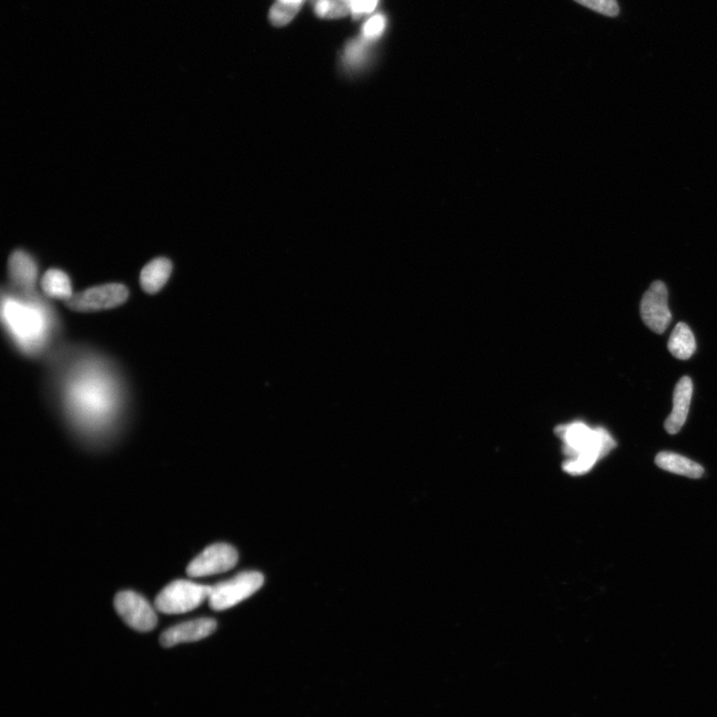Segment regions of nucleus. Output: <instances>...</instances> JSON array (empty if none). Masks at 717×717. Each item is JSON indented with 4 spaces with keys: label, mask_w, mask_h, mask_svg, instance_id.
Instances as JSON below:
<instances>
[{
    "label": "nucleus",
    "mask_w": 717,
    "mask_h": 717,
    "mask_svg": "<svg viewBox=\"0 0 717 717\" xmlns=\"http://www.w3.org/2000/svg\"><path fill=\"white\" fill-rule=\"evenodd\" d=\"M128 296L124 285L107 284L76 294L66 303L72 311L92 312L119 306L127 301Z\"/></svg>",
    "instance_id": "nucleus-7"
},
{
    "label": "nucleus",
    "mask_w": 717,
    "mask_h": 717,
    "mask_svg": "<svg viewBox=\"0 0 717 717\" xmlns=\"http://www.w3.org/2000/svg\"><path fill=\"white\" fill-rule=\"evenodd\" d=\"M41 286L47 295L58 300L69 301L73 296L68 274L58 269H50L44 274Z\"/></svg>",
    "instance_id": "nucleus-15"
},
{
    "label": "nucleus",
    "mask_w": 717,
    "mask_h": 717,
    "mask_svg": "<svg viewBox=\"0 0 717 717\" xmlns=\"http://www.w3.org/2000/svg\"><path fill=\"white\" fill-rule=\"evenodd\" d=\"M692 382L690 377H683L677 384L674 393V406L665 422V428L670 435H676L685 426L692 398Z\"/></svg>",
    "instance_id": "nucleus-10"
},
{
    "label": "nucleus",
    "mask_w": 717,
    "mask_h": 717,
    "mask_svg": "<svg viewBox=\"0 0 717 717\" xmlns=\"http://www.w3.org/2000/svg\"><path fill=\"white\" fill-rule=\"evenodd\" d=\"M11 279L26 295H31L37 279V266L26 252L16 250L11 255L8 262Z\"/></svg>",
    "instance_id": "nucleus-11"
},
{
    "label": "nucleus",
    "mask_w": 717,
    "mask_h": 717,
    "mask_svg": "<svg viewBox=\"0 0 717 717\" xmlns=\"http://www.w3.org/2000/svg\"><path fill=\"white\" fill-rule=\"evenodd\" d=\"M3 319L11 336L26 352H37L48 334L47 312L36 303L4 296Z\"/></svg>",
    "instance_id": "nucleus-2"
},
{
    "label": "nucleus",
    "mask_w": 717,
    "mask_h": 717,
    "mask_svg": "<svg viewBox=\"0 0 717 717\" xmlns=\"http://www.w3.org/2000/svg\"><path fill=\"white\" fill-rule=\"evenodd\" d=\"M216 630V621L203 617L168 628L161 635L160 643L163 648H172L182 643L197 642L213 635Z\"/></svg>",
    "instance_id": "nucleus-9"
},
{
    "label": "nucleus",
    "mask_w": 717,
    "mask_h": 717,
    "mask_svg": "<svg viewBox=\"0 0 717 717\" xmlns=\"http://www.w3.org/2000/svg\"><path fill=\"white\" fill-rule=\"evenodd\" d=\"M173 270L167 258H157L147 264L141 272V285L148 293H156L167 283Z\"/></svg>",
    "instance_id": "nucleus-13"
},
{
    "label": "nucleus",
    "mask_w": 717,
    "mask_h": 717,
    "mask_svg": "<svg viewBox=\"0 0 717 717\" xmlns=\"http://www.w3.org/2000/svg\"><path fill=\"white\" fill-rule=\"evenodd\" d=\"M278 2L291 5H302L304 0H278Z\"/></svg>",
    "instance_id": "nucleus-21"
},
{
    "label": "nucleus",
    "mask_w": 717,
    "mask_h": 717,
    "mask_svg": "<svg viewBox=\"0 0 717 717\" xmlns=\"http://www.w3.org/2000/svg\"><path fill=\"white\" fill-rule=\"evenodd\" d=\"M346 3L350 5L353 16L360 17L372 13L376 8L378 0H346Z\"/></svg>",
    "instance_id": "nucleus-19"
},
{
    "label": "nucleus",
    "mask_w": 717,
    "mask_h": 717,
    "mask_svg": "<svg viewBox=\"0 0 717 717\" xmlns=\"http://www.w3.org/2000/svg\"><path fill=\"white\" fill-rule=\"evenodd\" d=\"M644 323L657 334H663L671 322L669 293L664 282L655 281L644 294L641 302Z\"/></svg>",
    "instance_id": "nucleus-8"
},
{
    "label": "nucleus",
    "mask_w": 717,
    "mask_h": 717,
    "mask_svg": "<svg viewBox=\"0 0 717 717\" xmlns=\"http://www.w3.org/2000/svg\"><path fill=\"white\" fill-rule=\"evenodd\" d=\"M668 348L672 356L680 360H688L696 352V338L686 323H679L669 340Z\"/></svg>",
    "instance_id": "nucleus-14"
},
{
    "label": "nucleus",
    "mask_w": 717,
    "mask_h": 717,
    "mask_svg": "<svg viewBox=\"0 0 717 717\" xmlns=\"http://www.w3.org/2000/svg\"><path fill=\"white\" fill-rule=\"evenodd\" d=\"M656 463L661 469L690 479H700L703 476L704 469L696 461L682 457L674 452L663 451L656 457Z\"/></svg>",
    "instance_id": "nucleus-12"
},
{
    "label": "nucleus",
    "mask_w": 717,
    "mask_h": 717,
    "mask_svg": "<svg viewBox=\"0 0 717 717\" xmlns=\"http://www.w3.org/2000/svg\"><path fill=\"white\" fill-rule=\"evenodd\" d=\"M211 587L192 581L176 580L160 592L154 606L158 611L168 615L191 612L208 600Z\"/></svg>",
    "instance_id": "nucleus-3"
},
{
    "label": "nucleus",
    "mask_w": 717,
    "mask_h": 717,
    "mask_svg": "<svg viewBox=\"0 0 717 717\" xmlns=\"http://www.w3.org/2000/svg\"><path fill=\"white\" fill-rule=\"evenodd\" d=\"M114 605L118 615L133 630L146 633L156 627L157 615L141 595L132 591L120 592L116 595Z\"/></svg>",
    "instance_id": "nucleus-5"
},
{
    "label": "nucleus",
    "mask_w": 717,
    "mask_h": 717,
    "mask_svg": "<svg viewBox=\"0 0 717 717\" xmlns=\"http://www.w3.org/2000/svg\"><path fill=\"white\" fill-rule=\"evenodd\" d=\"M237 561L236 548L226 543L213 544L191 562L186 574L192 578L216 575L235 568Z\"/></svg>",
    "instance_id": "nucleus-6"
},
{
    "label": "nucleus",
    "mask_w": 717,
    "mask_h": 717,
    "mask_svg": "<svg viewBox=\"0 0 717 717\" xmlns=\"http://www.w3.org/2000/svg\"><path fill=\"white\" fill-rule=\"evenodd\" d=\"M264 583L261 573L248 571L211 587L208 603L215 611H225L247 600L257 593Z\"/></svg>",
    "instance_id": "nucleus-4"
},
{
    "label": "nucleus",
    "mask_w": 717,
    "mask_h": 717,
    "mask_svg": "<svg viewBox=\"0 0 717 717\" xmlns=\"http://www.w3.org/2000/svg\"><path fill=\"white\" fill-rule=\"evenodd\" d=\"M315 13L325 18L344 17L351 14V8L345 0H316Z\"/></svg>",
    "instance_id": "nucleus-16"
},
{
    "label": "nucleus",
    "mask_w": 717,
    "mask_h": 717,
    "mask_svg": "<svg viewBox=\"0 0 717 717\" xmlns=\"http://www.w3.org/2000/svg\"><path fill=\"white\" fill-rule=\"evenodd\" d=\"M556 433L568 458L564 469L572 476L587 473L616 448V441L605 428H592L581 422L559 426Z\"/></svg>",
    "instance_id": "nucleus-1"
},
{
    "label": "nucleus",
    "mask_w": 717,
    "mask_h": 717,
    "mask_svg": "<svg viewBox=\"0 0 717 717\" xmlns=\"http://www.w3.org/2000/svg\"><path fill=\"white\" fill-rule=\"evenodd\" d=\"M385 26V20L382 16L371 17L365 26H364V35L368 38L377 37L382 35Z\"/></svg>",
    "instance_id": "nucleus-20"
},
{
    "label": "nucleus",
    "mask_w": 717,
    "mask_h": 717,
    "mask_svg": "<svg viewBox=\"0 0 717 717\" xmlns=\"http://www.w3.org/2000/svg\"><path fill=\"white\" fill-rule=\"evenodd\" d=\"M301 5L278 2L270 10V21L277 26L289 25L296 15L300 13Z\"/></svg>",
    "instance_id": "nucleus-17"
},
{
    "label": "nucleus",
    "mask_w": 717,
    "mask_h": 717,
    "mask_svg": "<svg viewBox=\"0 0 717 717\" xmlns=\"http://www.w3.org/2000/svg\"><path fill=\"white\" fill-rule=\"evenodd\" d=\"M574 2L606 16L615 17L620 13L617 0H574Z\"/></svg>",
    "instance_id": "nucleus-18"
}]
</instances>
